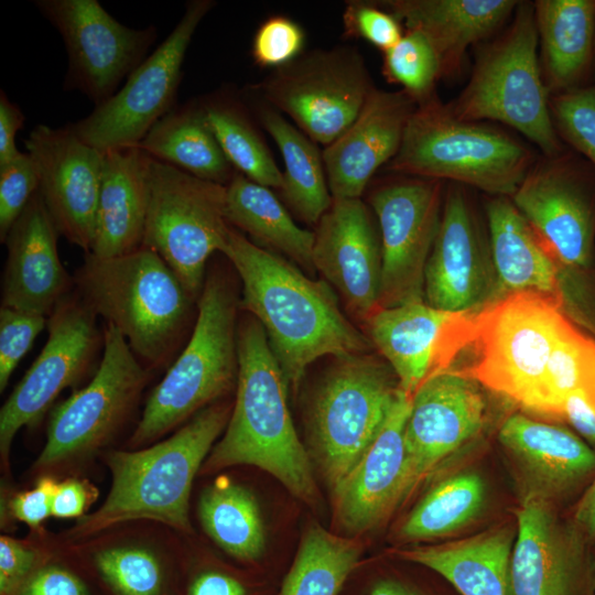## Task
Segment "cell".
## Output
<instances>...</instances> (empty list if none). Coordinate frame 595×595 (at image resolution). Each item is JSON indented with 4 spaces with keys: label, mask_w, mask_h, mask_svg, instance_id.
I'll return each mask as SVG.
<instances>
[{
    "label": "cell",
    "mask_w": 595,
    "mask_h": 595,
    "mask_svg": "<svg viewBox=\"0 0 595 595\" xmlns=\"http://www.w3.org/2000/svg\"><path fill=\"white\" fill-rule=\"evenodd\" d=\"M561 420L566 421L595 450V409L581 396L571 393L562 403Z\"/></svg>",
    "instance_id": "cell-53"
},
{
    "label": "cell",
    "mask_w": 595,
    "mask_h": 595,
    "mask_svg": "<svg viewBox=\"0 0 595 595\" xmlns=\"http://www.w3.org/2000/svg\"><path fill=\"white\" fill-rule=\"evenodd\" d=\"M96 496V488L85 479L69 477L58 482L52 502V516L58 519H79L86 515Z\"/></svg>",
    "instance_id": "cell-51"
},
{
    "label": "cell",
    "mask_w": 595,
    "mask_h": 595,
    "mask_svg": "<svg viewBox=\"0 0 595 595\" xmlns=\"http://www.w3.org/2000/svg\"><path fill=\"white\" fill-rule=\"evenodd\" d=\"M482 387L448 370L428 379L413 394L404 429L413 488L479 435L487 414Z\"/></svg>",
    "instance_id": "cell-21"
},
{
    "label": "cell",
    "mask_w": 595,
    "mask_h": 595,
    "mask_svg": "<svg viewBox=\"0 0 595 595\" xmlns=\"http://www.w3.org/2000/svg\"><path fill=\"white\" fill-rule=\"evenodd\" d=\"M220 252L240 279V309L262 325L286 386L294 391L320 357L366 354L370 348L369 337L342 313L325 280L310 279L231 225Z\"/></svg>",
    "instance_id": "cell-1"
},
{
    "label": "cell",
    "mask_w": 595,
    "mask_h": 595,
    "mask_svg": "<svg viewBox=\"0 0 595 595\" xmlns=\"http://www.w3.org/2000/svg\"><path fill=\"white\" fill-rule=\"evenodd\" d=\"M57 554L54 551L13 595H94L82 569Z\"/></svg>",
    "instance_id": "cell-49"
},
{
    "label": "cell",
    "mask_w": 595,
    "mask_h": 595,
    "mask_svg": "<svg viewBox=\"0 0 595 595\" xmlns=\"http://www.w3.org/2000/svg\"><path fill=\"white\" fill-rule=\"evenodd\" d=\"M25 117L18 105L7 94L0 93V166L18 158L22 152L17 148L15 137Z\"/></svg>",
    "instance_id": "cell-52"
},
{
    "label": "cell",
    "mask_w": 595,
    "mask_h": 595,
    "mask_svg": "<svg viewBox=\"0 0 595 595\" xmlns=\"http://www.w3.org/2000/svg\"><path fill=\"white\" fill-rule=\"evenodd\" d=\"M152 158L139 147L104 152L90 253L111 258L142 246L150 202Z\"/></svg>",
    "instance_id": "cell-30"
},
{
    "label": "cell",
    "mask_w": 595,
    "mask_h": 595,
    "mask_svg": "<svg viewBox=\"0 0 595 595\" xmlns=\"http://www.w3.org/2000/svg\"><path fill=\"white\" fill-rule=\"evenodd\" d=\"M203 112L225 156L240 174L260 185L281 188L282 173L258 134L236 109L206 105Z\"/></svg>",
    "instance_id": "cell-40"
},
{
    "label": "cell",
    "mask_w": 595,
    "mask_h": 595,
    "mask_svg": "<svg viewBox=\"0 0 595 595\" xmlns=\"http://www.w3.org/2000/svg\"><path fill=\"white\" fill-rule=\"evenodd\" d=\"M57 484L55 477H39L32 489L17 493L7 501L9 515L13 520L39 531L42 523L52 516V502Z\"/></svg>",
    "instance_id": "cell-50"
},
{
    "label": "cell",
    "mask_w": 595,
    "mask_h": 595,
    "mask_svg": "<svg viewBox=\"0 0 595 595\" xmlns=\"http://www.w3.org/2000/svg\"><path fill=\"white\" fill-rule=\"evenodd\" d=\"M475 313L446 312L423 302L380 307L365 323L399 389L412 398L428 379L451 370L468 347Z\"/></svg>",
    "instance_id": "cell-18"
},
{
    "label": "cell",
    "mask_w": 595,
    "mask_h": 595,
    "mask_svg": "<svg viewBox=\"0 0 595 595\" xmlns=\"http://www.w3.org/2000/svg\"><path fill=\"white\" fill-rule=\"evenodd\" d=\"M97 317L76 291L65 295L47 317L45 345L0 410L3 468H9L19 430L36 423L63 390L97 370L104 349V331L99 332Z\"/></svg>",
    "instance_id": "cell-14"
},
{
    "label": "cell",
    "mask_w": 595,
    "mask_h": 595,
    "mask_svg": "<svg viewBox=\"0 0 595 595\" xmlns=\"http://www.w3.org/2000/svg\"><path fill=\"white\" fill-rule=\"evenodd\" d=\"M389 365L367 354L336 357L312 399L309 433L332 493L381 431L398 393Z\"/></svg>",
    "instance_id": "cell-10"
},
{
    "label": "cell",
    "mask_w": 595,
    "mask_h": 595,
    "mask_svg": "<svg viewBox=\"0 0 595 595\" xmlns=\"http://www.w3.org/2000/svg\"><path fill=\"white\" fill-rule=\"evenodd\" d=\"M488 230L464 185L445 193L442 218L424 273V302L446 312L482 309L495 298Z\"/></svg>",
    "instance_id": "cell-19"
},
{
    "label": "cell",
    "mask_w": 595,
    "mask_h": 595,
    "mask_svg": "<svg viewBox=\"0 0 595 595\" xmlns=\"http://www.w3.org/2000/svg\"><path fill=\"white\" fill-rule=\"evenodd\" d=\"M363 595H426L422 591L394 577L374 580Z\"/></svg>",
    "instance_id": "cell-55"
},
{
    "label": "cell",
    "mask_w": 595,
    "mask_h": 595,
    "mask_svg": "<svg viewBox=\"0 0 595 595\" xmlns=\"http://www.w3.org/2000/svg\"><path fill=\"white\" fill-rule=\"evenodd\" d=\"M550 111L561 141L595 167V89L550 97Z\"/></svg>",
    "instance_id": "cell-42"
},
{
    "label": "cell",
    "mask_w": 595,
    "mask_h": 595,
    "mask_svg": "<svg viewBox=\"0 0 595 595\" xmlns=\"http://www.w3.org/2000/svg\"><path fill=\"white\" fill-rule=\"evenodd\" d=\"M151 371L111 324L104 328V350L89 381L51 412L46 441L32 474L55 477L75 472L108 445L130 420Z\"/></svg>",
    "instance_id": "cell-9"
},
{
    "label": "cell",
    "mask_w": 595,
    "mask_h": 595,
    "mask_svg": "<svg viewBox=\"0 0 595 595\" xmlns=\"http://www.w3.org/2000/svg\"><path fill=\"white\" fill-rule=\"evenodd\" d=\"M416 107L402 89H372L351 125L323 151L333 198H360L375 172L398 153Z\"/></svg>",
    "instance_id": "cell-25"
},
{
    "label": "cell",
    "mask_w": 595,
    "mask_h": 595,
    "mask_svg": "<svg viewBox=\"0 0 595 595\" xmlns=\"http://www.w3.org/2000/svg\"><path fill=\"white\" fill-rule=\"evenodd\" d=\"M372 89L361 57L346 48L294 60L263 85L264 96L325 147L351 125Z\"/></svg>",
    "instance_id": "cell-17"
},
{
    "label": "cell",
    "mask_w": 595,
    "mask_h": 595,
    "mask_svg": "<svg viewBox=\"0 0 595 595\" xmlns=\"http://www.w3.org/2000/svg\"><path fill=\"white\" fill-rule=\"evenodd\" d=\"M39 173L28 152L0 166V240L39 191Z\"/></svg>",
    "instance_id": "cell-43"
},
{
    "label": "cell",
    "mask_w": 595,
    "mask_h": 595,
    "mask_svg": "<svg viewBox=\"0 0 595 595\" xmlns=\"http://www.w3.org/2000/svg\"><path fill=\"white\" fill-rule=\"evenodd\" d=\"M238 358L235 403L202 472L256 466L302 501L315 505L318 490L288 408V386L262 325L252 316L238 323Z\"/></svg>",
    "instance_id": "cell-3"
},
{
    "label": "cell",
    "mask_w": 595,
    "mask_h": 595,
    "mask_svg": "<svg viewBox=\"0 0 595 595\" xmlns=\"http://www.w3.org/2000/svg\"><path fill=\"white\" fill-rule=\"evenodd\" d=\"M381 7L408 31L432 44L442 77H455L472 46L490 39L509 19L517 0H388Z\"/></svg>",
    "instance_id": "cell-29"
},
{
    "label": "cell",
    "mask_w": 595,
    "mask_h": 595,
    "mask_svg": "<svg viewBox=\"0 0 595 595\" xmlns=\"http://www.w3.org/2000/svg\"><path fill=\"white\" fill-rule=\"evenodd\" d=\"M512 526L437 545L412 547L398 555L445 578L461 595H509Z\"/></svg>",
    "instance_id": "cell-33"
},
{
    "label": "cell",
    "mask_w": 595,
    "mask_h": 595,
    "mask_svg": "<svg viewBox=\"0 0 595 595\" xmlns=\"http://www.w3.org/2000/svg\"><path fill=\"white\" fill-rule=\"evenodd\" d=\"M572 522L587 544L595 542V477L582 493L575 506Z\"/></svg>",
    "instance_id": "cell-54"
},
{
    "label": "cell",
    "mask_w": 595,
    "mask_h": 595,
    "mask_svg": "<svg viewBox=\"0 0 595 595\" xmlns=\"http://www.w3.org/2000/svg\"><path fill=\"white\" fill-rule=\"evenodd\" d=\"M75 291L93 312L113 325L150 370L170 367L193 322L197 302L153 250L118 257L85 253Z\"/></svg>",
    "instance_id": "cell-4"
},
{
    "label": "cell",
    "mask_w": 595,
    "mask_h": 595,
    "mask_svg": "<svg viewBox=\"0 0 595 595\" xmlns=\"http://www.w3.org/2000/svg\"><path fill=\"white\" fill-rule=\"evenodd\" d=\"M444 183L408 176L372 193L381 242L379 309L424 302L425 266L442 218Z\"/></svg>",
    "instance_id": "cell-16"
},
{
    "label": "cell",
    "mask_w": 595,
    "mask_h": 595,
    "mask_svg": "<svg viewBox=\"0 0 595 595\" xmlns=\"http://www.w3.org/2000/svg\"><path fill=\"white\" fill-rule=\"evenodd\" d=\"M446 105L459 119L491 120L515 129L542 155L566 147L555 131L541 76L532 1H519L510 24L482 45L466 86Z\"/></svg>",
    "instance_id": "cell-7"
},
{
    "label": "cell",
    "mask_w": 595,
    "mask_h": 595,
    "mask_svg": "<svg viewBox=\"0 0 595 595\" xmlns=\"http://www.w3.org/2000/svg\"><path fill=\"white\" fill-rule=\"evenodd\" d=\"M587 542L553 502L523 495L509 561V595H578L586 577Z\"/></svg>",
    "instance_id": "cell-22"
},
{
    "label": "cell",
    "mask_w": 595,
    "mask_h": 595,
    "mask_svg": "<svg viewBox=\"0 0 595 595\" xmlns=\"http://www.w3.org/2000/svg\"><path fill=\"white\" fill-rule=\"evenodd\" d=\"M538 156L501 129L455 117L434 95L418 105L388 169L510 198Z\"/></svg>",
    "instance_id": "cell-6"
},
{
    "label": "cell",
    "mask_w": 595,
    "mask_h": 595,
    "mask_svg": "<svg viewBox=\"0 0 595 595\" xmlns=\"http://www.w3.org/2000/svg\"><path fill=\"white\" fill-rule=\"evenodd\" d=\"M565 271L591 283L595 266V167L565 147L539 155L510 197Z\"/></svg>",
    "instance_id": "cell-12"
},
{
    "label": "cell",
    "mask_w": 595,
    "mask_h": 595,
    "mask_svg": "<svg viewBox=\"0 0 595 595\" xmlns=\"http://www.w3.org/2000/svg\"><path fill=\"white\" fill-rule=\"evenodd\" d=\"M137 147L203 180L227 185L235 174L205 121L203 108L172 109Z\"/></svg>",
    "instance_id": "cell-35"
},
{
    "label": "cell",
    "mask_w": 595,
    "mask_h": 595,
    "mask_svg": "<svg viewBox=\"0 0 595 595\" xmlns=\"http://www.w3.org/2000/svg\"><path fill=\"white\" fill-rule=\"evenodd\" d=\"M589 589L591 595H595V554L589 564Z\"/></svg>",
    "instance_id": "cell-56"
},
{
    "label": "cell",
    "mask_w": 595,
    "mask_h": 595,
    "mask_svg": "<svg viewBox=\"0 0 595 595\" xmlns=\"http://www.w3.org/2000/svg\"><path fill=\"white\" fill-rule=\"evenodd\" d=\"M573 323L549 295L519 292L490 301L475 313L472 364L457 372L531 413L551 356Z\"/></svg>",
    "instance_id": "cell-8"
},
{
    "label": "cell",
    "mask_w": 595,
    "mask_h": 595,
    "mask_svg": "<svg viewBox=\"0 0 595 595\" xmlns=\"http://www.w3.org/2000/svg\"><path fill=\"white\" fill-rule=\"evenodd\" d=\"M227 185L152 158L142 246L155 251L198 300L206 264L224 244Z\"/></svg>",
    "instance_id": "cell-11"
},
{
    "label": "cell",
    "mask_w": 595,
    "mask_h": 595,
    "mask_svg": "<svg viewBox=\"0 0 595 595\" xmlns=\"http://www.w3.org/2000/svg\"><path fill=\"white\" fill-rule=\"evenodd\" d=\"M382 73L418 105L435 95V84L442 78L440 60L432 44L422 33L408 30L394 46L383 52Z\"/></svg>",
    "instance_id": "cell-41"
},
{
    "label": "cell",
    "mask_w": 595,
    "mask_h": 595,
    "mask_svg": "<svg viewBox=\"0 0 595 595\" xmlns=\"http://www.w3.org/2000/svg\"><path fill=\"white\" fill-rule=\"evenodd\" d=\"M213 6L209 0L187 2L169 36L128 76L116 94L95 106L87 117L69 125L72 131L101 152L138 145L173 109L186 51Z\"/></svg>",
    "instance_id": "cell-13"
},
{
    "label": "cell",
    "mask_w": 595,
    "mask_h": 595,
    "mask_svg": "<svg viewBox=\"0 0 595 595\" xmlns=\"http://www.w3.org/2000/svg\"><path fill=\"white\" fill-rule=\"evenodd\" d=\"M485 216L496 282L494 300L533 292L552 296L565 306L571 275L511 199L491 196Z\"/></svg>",
    "instance_id": "cell-28"
},
{
    "label": "cell",
    "mask_w": 595,
    "mask_h": 595,
    "mask_svg": "<svg viewBox=\"0 0 595 595\" xmlns=\"http://www.w3.org/2000/svg\"><path fill=\"white\" fill-rule=\"evenodd\" d=\"M304 44L301 26L285 17L264 21L252 42V57L262 67H282L295 60Z\"/></svg>",
    "instance_id": "cell-45"
},
{
    "label": "cell",
    "mask_w": 595,
    "mask_h": 595,
    "mask_svg": "<svg viewBox=\"0 0 595 595\" xmlns=\"http://www.w3.org/2000/svg\"><path fill=\"white\" fill-rule=\"evenodd\" d=\"M58 232L37 191L10 228L1 306L48 317L74 288L57 250Z\"/></svg>",
    "instance_id": "cell-26"
},
{
    "label": "cell",
    "mask_w": 595,
    "mask_h": 595,
    "mask_svg": "<svg viewBox=\"0 0 595 595\" xmlns=\"http://www.w3.org/2000/svg\"><path fill=\"white\" fill-rule=\"evenodd\" d=\"M239 302L227 277L206 275L191 335L148 397L130 450L158 442L237 386Z\"/></svg>",
    "instance_id": "cell-5"
},
{
    "label": "cell",
    "mask_w": 595,
    "mask_h": 595,
    "mask_svg": "<svg viewBox=\"0 0 595 595\" xmlns=\"http://www.w3.org/2000/svg\"><path fill=\"white\" fill-rule=\"evenodd\" d=\"M314 232L313 264L366 322L379 309L381 242L360 198H333Z\"/></svg>",
    "instance_id": "cell-23"
},
{
    "label": "cell",
    "mask_w": 595,
    "mask_h": 595,
    "mask_svg": "<svg viewBox=\"0 0 595 595\" xmlns=\"http://www.w3.org/2000/svg\"><path fill=\"white\" fill-rule=\"evenodd\" d=\"M25 148L39 173V192L58 235L90 252L104 152L82 141L68 127L37 125Z\"/></svg>",
    "instance_id": "cell-20"
},
{
    "label": "cell",
    "mask_w": 595,
    "mask_h": 595,
    "mask_svg": "<svg viewBox=\"0 0 595 595\" xmlns=\"http://www.w3.org/2000/svg\"><path fill=\"white\" fill-rule=\"evenodd\" d=\"M592 87L595 89V61H594V75H593V86Z\"/></svg>",
    "instance_id": "cell-57"
},
{
    "label": "cell",
    "mask_w": 595,
    "mask_h": 595,
    "mask_svg": "<svg viewBox=\"0 0 595 595\" xmlns=\"http://www.w3.org/2000/svg\"><path fill=\"white\" fill-rule=\"evenodd\" d=\"M47 318L0 307V391L7 388L20 360L33 345L36 336L46 327Z\"/></svg>",
    "instance_id": "cell-44"
},
{
    "label": "cell",
    "mask_w": 595,
    "mask_h": 595,
    "mask_svg": "<svg viewBox=\"0 0 595 595\" xmlns=\"http://www.w3.org/2000/svg\"><path fill=\"white\" fill-rule=\"evenodd\" d=\"M498 440L521 476L524 495L553 502L585 490L595 477V450L567 428L515 413L501 424Z\"/></svg>",
    "instance_id": "cell-27"
},
{
    "label": "cell",
    "mask_w": 595,
    "mask_h": 595,
    "mask_svg": "<svg viewBox=\"0 0 595 595\" xmlns=\"http://www.w3.org/2000/svg\"><path fill=\"white\" fill-rule=\"evenodd\" d=\"M261 122L283 158L281 191L286 203L302 220L318 223L333 202L322 154L314 141L275 111H262Z\"/></svg>",
    "instance_id": "cell-37"
},
{
    "label": "cell",
    "mask_w": 595,
    "mask_h": 595,
    "mask_svg": "<svg viewBox=\"0 0 595 595\" xmlns=\"http://www.w3.org/2000/svg\"><path fill=\"white\" fill-rule=\"evenodd\" d=\"M176 595H259L245 574L215 564L184 565L178 562Z\"/></svg>",
    "instance_id": "cell-46"
},
{
    "label": "cell",
    "mask_w": 595,
    "mask_h": 595,
    "mask_svg": "<svg viewBox=\"0 0 595 595\" xmlns=\"http://www.w3.org/2000/svg\"><path fill=\"white\" fill-rule=\"evenodd\" d=\"M486 498V484L479 474L462 472L446 477L407 515L398 538L415 542L453 534L482 513Z\"/></svg>",
    "instance_id": "cell-39"
},
{
    "label": "cell",
    "mask_w": 595,
    "mask_h": 595,
    "mask_svg": "<svg viewBox=\"0 0 595 595\" xmlns=\"http://www.w3.org/2000/svg\"><path fill=\"white\" fill-rule=\"evenodd\" d=\"M35 6L65 44V89L83 93L95 106L117 93L156 39L154 26L128 28L97 0H37Z\"/></svg>",
    "instance_id": "cell-15"
},
{
    "label": "cell",
    "mask_w": 595,
    "mask_h": 595,
    "mask_svg": "<svg viewBox=\"0 0 595 595\" xmlns=\"http://www.w3.org/2000/svg\"><path fill=\"white\" fill-rule=\"evenodd\" d=\"M197 511L207 536L229 556L244 564H256L261 559L264 527L249 489L219 477L203 490Z\"/></svg>",
    "instance_id": "cell-36"
},
{
    "label": "cell",
    "mask_w": 595,
    "mask_h": 595,
    "mask_svg": "<svg viewBox=\"0 0 595 595\" xmlns=\"http://www.w3.org/2000/svg\"><path fill=\"white\" fill-rule=\"evenodd\" d=\"M226 219L255 241L284 253L309 273L315 271L314 234L293 221L269 187L235 173L227 184Z\"/></svg>",
    "instance_id": "cell-34"
},
{
    "label": "cell",
    "mask_w": 595,
    "mask_h": 595,
    "mask_svg": "<svg viewBox=\"0 0 595 595\" xmlns=\"http://www.w3.org/2000/svg\"><path fill=\"white\" fill-rule=\"evenodd\" d=\"M344 23L348 35L364 39L382 52L394 46L404 34L401 22L391 12L370 3H349Z\"/></svg>",
    "instance_id": "cell-48"
},
{
    "label": "cell",
    "mask_w": 595,
    "mask_h": 595,
    "mask_svg": "<svg viewBox=\"0 0 595 595\" xmlns=\"http://www.w3.org/2000/svg\"><path fill=\"white\" fill-rule=\"evenodd\" d=\"M54 550L34 541L0 538V595H13L53 554Z\"/></svg>",
    "instance_id": "cell-47"
},
{
    "label": "cell",
    "mask_w": 595,
    "mask_h": 595,
    "mask_svg": "<svg viewBox=\"0 0 595 595\" xmlns=\"http://www.w3.org/2000/svg\"><path fill=\"white\" fill-rule=\"evenodd\" d=\"M411 398L398 389L378 436L360 462L332 493L334 519L347 533L381 523L413 489L404 429Z\"/></svg>",
    "instance_id": "cell-24"
},
{
    "label": "cell",
    "mask_w": 595,
    "mask_h": 595,
    "mask_svg": "<svg viewBox=\"0 0 595 595\" xmlns=\"http://www.w3.org/2000/svg\"><path fill=\"white\" fill-rule=\"evenodd\" d=\"M361 548L320 526L309 528L277 595H339L359 567Z\"/></svg>",
    "instance_id": "cell-38"
},
{
    "label": "cell",
    "mask_w": 595,
    "mask_h": 595,
    "mask_svg": "<svg viewBox=\"0 0 595 595\" xmlns=\"http://www.w3.org/2000/svg\"><path fill=\"white\" fill-rule=\"evenodd\" d=\"M68 551L109 595H176L178 562L150 540L104 531Z\"/></svg>",
    "instance_id": "cell-32"
},
{
    "label": "cell",
    "mask_w": 595,
    "mask_h": 595,
    "mask_svg": "<svg viewBox=\"0 0 595 595\" xmlns=\"http://www.w3.org/2000/svg\"><path fill=\"white\" fill-rule=\"evenodd\" d=\"M231 410L227 402H215L165 440L141 448L107 452L109 493L98 509L77 519L64 539L82 542L139 520L192 532L188 516L192 485L216 439L226 429Z\"/></svg>",
    "instance_id": "cell-2"
},
{
    "label": "cell",
    "mask_w": 595,
    "mask_h": 595,
    "mask_svg": "<svg viewBox=\"0 0 595 595\" xmlns=\"http://www.w3.org/2000/svg\"><path fill=\"white\" fill-rule=\"evenodd\" d=\"M541 76L550 97L593 86L595 0L533 1Z\"/></svg>",
    "instance_id": "cell-31"
}]
</instances>
